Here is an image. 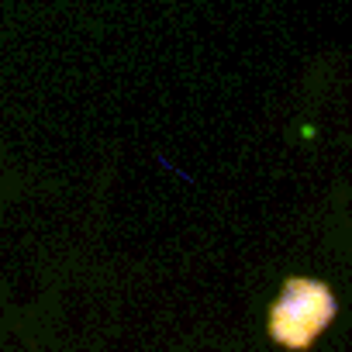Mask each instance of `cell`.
I'll return each mask as SVG.
<instances>
[{"label": "cell", "mask_w": 352, "mask_h": 352, "mask_svg": "<svg viewBox=\"0 0 352 352\" xmlns=\"http://www.w3.org/2000/svg\"><path fill=\"white\" fill-rule=\"evenodd\" d=\"M338 300L324 280L287 276L280 297L266 311V338L283 349H311L335 321Z\"/></svg>", "instance_id": "6da1fadb"}]
</instances>
